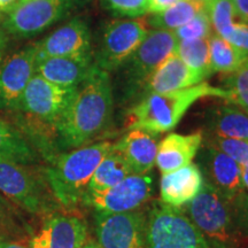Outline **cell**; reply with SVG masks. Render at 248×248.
Wrapping results in <instances>:
<instances>
[{
	"instance_id": "obj_1",
	"label": "cell",
	"mask_w": 248,
	"mask_h": 248,
	"mask_svg": "<svg viewBox=\"0 0 248 248\" xmlns=\"http://www.w3.org/2000/svg\"><path fill=\"white\" fill-rule=\"evenodd\" d=\"M113 111L109 73L93 64L89 76L75 89L55 129L62 144L80 147L102 132Z\"/></svg>"
},
{
	"instance_id": "obj_2",
	"label": "cell",
	"mask_w": 248,
	"mask_h": 248,
	"mask_svg": "<svg viewBox=\"0 0 248 248\" xmlns=\"http://www.w3.org/2000/svg\"><path fill=\"white\" fill-rule=\"evenodd\" d=\"M207 97L228 99L223 88L203 82L176 91L150 93L142 97L129 114V129H142L156 133L170 131L198 100Z\"/></svg>"
},
{
	"instance_id": "obj_3",
	"label": "cell",
	"mask_w": 248,
	"mask_h": 248,
	"mask_svg": "<svg viewBox=\"0 0 248 248\" xmlns=\"http://www.w3.org/2000/svg\"><path fill=\"white\" fill-rule=\"evenodd\" d=\"M113 150V142L99 141L61 155L47 170V179L55 198L64 206L83 200L95 169Z\"/></svg>"
},
{
	"instance_id": "obj_4",
	"label": "cell",
	"mask_w": 248,
	"mask_h": 248,
	"mask_svg": "<svg viewBox=\"0 0 248 248\" xmlns=\"http://www.w3.org/2000/svg\"><path fill=\"white\" fill-rule=\"evenodd\" d=\"M203 235L210 248H241L231 202L204 182L193 200L181 208Z\"/></svg>"
},
{
	"instance_id": "obj_5",
	"label": "cell",
	"mask_w": 248,
	"mask_h": 248,
	"mask_svg": "<svg viewBox=\"0 0 248 248\" xmlns=\"http://www.w3.org/2000/svg\"><path fill=\"white\" fill-rule=\"evenodd\" d=\"M146 248H210L181 208L155 201L146 215Z\"/></svg>"
},
{
	"instance_id": "obj_6",
	"label": "cell",
	"mask_w": 248,
	"mask_h": 248,
	"mask_svg": "<svg viewBox=\"0 0 248 248\" xmlns=\"http://www.w3.org/2000/svg\"><path fill=\"white\" fill-rule=\"evenodd\" d=\"M150 32L146 17L115 18L105 24L93 52L94 63L102 70H119Z\"/></svg>"
},
{
	"instance_id": "obj_7",
	"label": "cell",
	"mask_w": 248,
	"mask_h": 248,
	"mask_svg": "<svg viewBox=\"0 0 248 248\" xmlns=\"http://www.w3.org/2000/svg\"><path fill=\"white\" fill-rule=\"evenodd\" d=\"M178 39L172 30L152 29L146 38L119 68L128 94L141 91L162 62L176 54Z\"/></svg>"
},
{
	"instance_id": "obj_8",
	"label": "cell",
	"mask_w": 248,
	"mask_h": 248,
	"mask_svg": "<svg viewBox=\"0 0 248 248\" xmlns=\"http://www.w3.org/2000/svg\"><path fill=\"white\" fill-rule=\"evenodd\" d=\"M78 0H18L6 13L2 29L15 38H31L66 16Z\"/></svg>"
},
{
	"instance_id": "obj_9",
	"label": "cell",
	"mask_w": 248,
	"mask_h": 248,
	"mask_svg": "<svg viewBox=\"0 0 248 248\" xmlns=\"http://www.w3.org/2000/svg\"><path fill=\"white\" fill-rule=\"evenodd\" d=\"M75 89L55 85L36 74L28 83L16 109L23 111L40 125L55 128Z\"/></svg>"
},
{
	"instance_id": "obj_10",
	"label": "cell",
	"mask_w": 248,
	"mask_h": 248,
	"mask_svg": "<svg viewBox=\"0 0 248 248\" xmlns=\"http://www.w3.org/2000/svg\"><path fill=\"white\" fill-rule=\"evenodd\" d=\"M153 191V179L150 176L132 173L106 191L85 193L82 201L99 213H129L150 200Z\"/></svg>"
},
{
	"instance_id": "obj_11",
	"label": "cell",
	"mask_w": 248,
	"mask_h": 248,
	"mask_svg": "<svg viewBox=\"0 0 248 248\" xmlns=\"http://www.w3.org/2000/svg\"><path fill=\"white\" fill-rule=\"evenodd\" d=\"M95 233L101 248H146V215L97 212Z\"/></svg>"
},
{
	"instance_id": "obj_12",
	"label": "cell",
	"mask_w": 248,
	"mask_h": 248,
	"mask_svg": "<svg viewBox=\"0 0 248 248\" xmlns=\"http://www.w3.org/2000/svg\"><path fill=\"white\" fill-rule=\"evenodd\" d=\"M37 45L26 46L0 63V107L16 109L28 83L36 75Z\"/></svg>"
},
{
	"instance_id": "obj_13",
	"label": "cell",
	"mask_w": 248,
	"mask_h": 248,
	"mask_svg": "<svg viewBox=\"0 0 248 248\" xmlns=\"http://www.w3.org/2000/svg\"><path fill=\"white\" fill-rule=\"evenodd\" d=\"M198 156V167L204 182L212 185L226 200H233L244 191L240 164L229 155L207 142L201 145Z\"/></svg>"
},
{
	"instance_id": "obj_14",
	"label": "cell",
	"mask_w": 248,
	"mask_h": 248,
	"mask_svg": "<svg viewBox=\"0 0 248 248\" xmlns=\"http://www.w3.org/2000/svg\"><path fill=\"white\" fill-rule=\"evenodd\" d=\"M91 30L84 18L74 17L37 45V61L46 58L91 54Z\"/></svg>"
},
{
	"instance_id": "obj_15",
	"label": "cell",
	"mask_w": 248,
	"mask_h": 248,
	"mask_svg": "<svg viewBox=\"0 0 248 248\" xmlns=\"http://www.w3.org/2000/svg\"><path fill=\"white\" fill-rule=\"evenodd\" d=\"M0 192L30 213L42 209L39 186L20 163L0 156Z\"/></svg>"
},
{
	"instance_id": "obj_16",
	"label": "cell",
	"mask_w": 248,
	"mask_h": 248,
	"mask_svg": "<svg viewBox=\"0 0 248 248\" xmlns=\"http://www.w3.org/2000/svg\"><path fill=\"white\" fill-rule=\"evenodd\" d=\"M88 229L82 219L75 216H51L30 241V248H83Z\"/></svg>"
},
{
	"instance_id": "obj_17",
	"label": "cell",
	"mask_w": 248,
	"mask_h": 248,
	"mask_svg": "<svg viewBox=\"0 0 248 248\" xmlns=\"http://www.w3.org/2000/svg\"><path fill=\"white\" fill-rule=\"evenodd\" d=\"M157 146L156 133L142 129H131L113 144V150L125 160L133 173L146 175L155 166Z\"/></svg>"
},
{
	"instance_id": "obj_18",
	"label": "cell",
	"mask_w": 248,
	"mask_h": 248,
	"mask_svg": "<svg viewBox=\"0 0 248 248\" xmlns=\"http://www.w3.org/2000/svg\"><path fill=\"white\" fill-rule=\"evenodd\" d=\"M93 64V53L46 58L37 61L36 74L55 85L75 89L89 76Z\"/></svg>"
},
{
	"instance_id": "obj_19",
	"label": "cell",
	"mask_w": 248,
	"mask_h": 248,
	"mask_svg": "<svg viewBox=\"0 0 248 248\" xmlns=\"http://www.w3.org/2000/svg\"><path fill=\"white\" fill-rule=\"evenodd\" d=\"M206 78L184 63L177 54L170 55L154 71L142 88V97L150 93H162L187 89L203 83Z\"/></svg>"
},
{
	"instance_id": "obj_20",
	"label": "cell",
	"mask_w": 248,
	"mask_h": 248,
	"mask_svg": "<svg viewBox=\"0 0 248 248\" xmlns=\"http://www.w3.org/2000/svg\"><path fill=\"white\" fill-rule=\"evenodd\" d=\"M202 132L190 135L169 133L159 142L155 164L162 175L176 171L192 163L202 145Z\"/></svg>"
},
{
	"instance_id": "obj_21",
	"label": "cell",
	"mask_w": 248,
	"mask_h": 248,
	"mask_svg": "<svg viewBox=\"0 0 248 248\" xmlns=\"http://www.w3.org/2000/svg\"><path fill=\"white\" fill-rule=\"evenodd\" d=\"M203 183L202 172L197 163H190L176 171L162 175L160 182L161 201L182 208L197 197Z\"/></svg>"
},
{
	"instance_id": "obj_22",
	"label": "cell",
	"mask_w": 248,
	"mask_h": 248,
	"mask_svg": "<svg viewBox=\"0 0 248 248\" xmlns=\"http://www.w3.org/2000/svg\"><path fill=\"white\" fill-rule=\"evenodd\" d=\"M213 136L248 141V114L234 106L217 107L209 119Z\"/></svg>"
},
{
	"instance_id": "obj_23",
	"label": "cell",
	"mask_w": 248,
	"mask_h": 248,
	"mask_svg": "<svg viewBox=\"0 0 248 248\" xmlns=\"http://www.w3.org/2000/svg\"><path fill=\"white\" fill-rule=\"evenodd\" d=\"M128 163L119 153L111 150L101 161L90 181L86 193H98L113 187L132 175Z\"/></svg>"
},
{
	"instance_id": "obj_24",
	"label": "cell",
	"mask_w": 248,
	"mask_h": 248,
	"mask_svg": "<svg viewBox=\"0 0 248 248\" xmlns=\"http://www.w3.org/2000/svg\"><path fill=\"white\" fill-rule=\"evenodd\" d=\"M203 8L204 4L200 0H179L164 11L151 13L146 22L153 29L173 31L187 23Z\"/></svg>"
},
{
	"instance_id": "obj_25",
	"label": "cell",
	"mask_w": 248,
	"mask_h": 248,
	"mask_svg": "<svg viewBox=\"0 0 248 248\" xmlns=\"http://www.w3.org/2000/svg\"><path fill=\"white\" fill-rule=\"evenodd\" d=\"M210 68L214 73L232 74L243 66L248 55L217 33L209 37Z\"/></svg>"
},
{
	"instance_id": "obj_26",
	"label": "cell",
	"mask_w": 248,
	"mask_h": 248,
	"mask_svg": "<svg viewBox=\"0 0 248 248\" xmlns=\"http://www.w3.org/2000/svg\"><path fill=\"white\" fill-rule=\"evenodd\" d=\"M0 156L16 163H29L35 153L22 133L0 117Z\"/></svg>"
},
{
	"instance_id": "obj_27",
	"label": "cell",
	"mask_w": 248,
	"mask_h": 248,
	"mask_svg": "<svg viewBox=\"0 0 248 248\" xmlns=\"http://www.w3.org/2000/svg\"><path fill=\"white\" fill-rule=\"evenodd\" d=\"M176 54L192 69L208 78L213 71L210 68L209 38L178 40Z\"/></svg>"
},
{
	"instance_id": "obj_28",
	"label": "cell",
	"mask_w": 248,
	"mask_h": 248,
	"mask_svg": "<svg viewBox=\"0 0 248 248\" xmlns=\"http://www.w3.org/2000/svg\"><path fill=\"white\" fill-rule=\"evenodd\" d=\"M215 33L228 39L238 18L232 0H209L204 4Z\"/></svg>"
},
{
	"instance_id": "obj_29",
	"label": "cell",
	"mask_w": 248,
	"mask_h": 248,
	"mask_svg": "<svg viewBox=\"0 0 248 248\" xmlns=\"http://www.w3.org/2000/svg\"><path fill=\"white\" fill-rule=\"evenodd\" d=\"M228 93L226 100L237 105L248 114V59L234 73L229 74L225 79V88Z\"/></svg>"
},
{
	"instance_id": "obj_30",
	"label": "cell",
	"mask_w": 248,
	"mask_h": 248,
	"mask_svg": "<svg viewBox=\"0 0 248 248\" xmlns=\"http://www.w3.org/2000/svg\"><path fill=\"white\" fill-rule=\"evenodd\" d=\"M100 5L116 16L136 18L150 14V0H100Z\"/></svg>"
},
{
	"instance_id": "obj_31",
	"label": "cell",
	"mask_w": 248,
	"mask_h": 248,
	"mask_svg": "<svg viewBox=\"0 0 248 248\" xmlns=\"http://www.w3.org/2000/svg\"><path fill=\"white\" fill-rule=\"evenodd\" d=\"M212 28L208 14L203 8L187 23L173 30V33L178 40L208 39L213 35Z\"/></svg>"
},
{
	"instance_id": "obj_32",
	"label": "cell",
	"mask_w": 248,
	"mask_h": 248,
	"mask_svg": "<svg viewBox=\"0 0 248 248\" xmlns=\"http://www.w3.org/2000/svg\"><path fill=\"white\" fill-rule=\"evenodd\" d=\"M208 144L216 147L223 153L233 159L240 166L248 163V141L238 140V139L222 138L213 136L209 138Z\"/></svg>"
},
{
	"instance_id": "obj_33",
	"label": "cell",
	"mask_w": 248,
	"mask_h": 248,
	"mask_svg": "<svg viewBox=\"0 0 248 248\" xmlns=\"http://www.w3.org/2000/svg\"><path fill=\"white\" fill-rule=\"evenodd\" d=\"M230 202L238 233L241 239L248 240V192H240Z\"/></svg>"
},
{
	"instance_id": "obj_34",
	"label": "cell",
	"mask_w": 248,
	"mask_h": 248,
	"mask_svg": "<svg viewBox=\"0 0 248 248\" xmlns=\"http://www.w3.org/2000/svg\"><path fill=\"white\" fill-rule=\"evenodd\" d=\"M226 40L248 55V24L241 21L235 22L230 36Z\"/></svg>"
},
{
	"instance_id": "obj_35",
	"label": "cell",
	"mask_w": 248,
	"mask_h": 248,
	"mask_svg": "<svg viewBox=\"0 0 248 248\" xmlns=\"http://www.w3.org/2000/svg\"><path fill=\"white\" fill-rule=\"evenodd\" d=\"M233 1L235 13L241 22L248 24V0H232Z\"/></svg>"
},
{
	"instance_id": "obj_36",
	"label": "cell",
	"mask_w": 248,
	"mask_h": 248,
	"mask_svg": "<svg viewBox=\"0 0 248 248\" xmlns=\"http://www.w3.org/2000/svg\"><path fill=\"white\" fill-rule=\"evenodd\" d=\"M179 0H150V14L164 11Z\"/></svg>"
},
{
	"instance_id": "obj_37",
	"label": "cell",
	"mask_w": 248,
	"mask_h": 248,
	"mask_svg": "<svg viewBox=\"0 0 248 248\" xmlns=\"http://www.w3.org/2000/svg\"><path fill=\"white\" fill-rule=\"evenodd\" d=\"M6 47H7V37H6L4 31L0 30V63L4 60Z\"/></svg>"
},
{
	"instance_id": "obj_38",
	"label": "cell",
	"mask_w": 248,
	"mask_h": 248,
	"mask_svg": "<svg viewBox=\"0 0 248 248\" xmlns=\"http://www.w3.org/2000/svg\"><path fill=\"white\" fill-rule=\"evenodd\" d=\"M17 1L18 0H0V12L7 13Z\"/></svg>"
},
{
	"instance_id": "obj_39",
	"label": "cell",
	"mask_w": 248,
	"mask_h": 248,
	"mask_svg": "<svg viewBox=\"0 0 248 248\" xmlns=\"http://www.w3.org/2000/svg\"><path fill=\"white\" fill-rule=\"evenodd\" d=\"M241 168V178H243L244 190L248 192V163L240 166Z\"/></svg>"
},
{
	"instance_id": "obj_40",
	"label": "cell",
	"mask_w": 248,
	"mask_h": 248,
	"mask_svg": "<svg viewBox=\"0 0 248 248\" xmlns=\"http://www.w3.org/2000/svg\"><path fill=\"white\" fill-rule=\"evenodd\" d=\"M0 248H30V246L21 243H13V241H2L0 243Z\"/></svg>"
},
{
	"instance_id": "obj_41",
	"label": "cell",
	"mask_w": 248,
	"mask_h": 248,
	"mask_svg": "<svg viewBox=\"0 0 248 248\" xmlns=\"http://www.w3.org/2000/svg\"><path fill=\"white\" fill-rule=\"evenodd\" d=\"M83 248H101V246L98 243H88L83 246Z\"/></svg>"
},
{
	"instance_id": "obj_42",
	"label": "cell",
	"mask_w": 248,
	"mask_h": 248,
	"mask_svg": "<svg viewBox=\"0 0 248 248\" xmlns=\"http://www.w3.org/2000/svg\"><path fill=\"white\" fill-rule=\"evenodd\" d=\"M4 201H2V199H1V197H0V216L2 215V212H4Z\"/></svg>"
},
{
	"instance_id": "obj_43",
	"label": "cell",
	"mask_w": 248,
	"mask_h": 248,
	"mask_svg": "<svg viewBox=\"0 0 248 248\" xmlns=\"http://www.w3.org/2000/svg\"><path fill=\"white\" fill-rule=\"evenodd\" d=\"M200 1H202L203 4H206V2H207V1H209V0H200Z\"/></svg>"
},
{
	"instance_id": "obj_44",
	"label": "cell",
	"mask_w": 248,
	"mask_h": 248,
	"mask_svg": "<svg viewBox=\"0 0 248 248\" xmlns=\"http://www.w3.org/2000/svg\"><path fill=\"white\" fill-rule=\"evenodd\" d=\"M246 248H248V245H247V247H246Z\"/></svg>"
},
{
	"instance_id": "obj_45",
	"label": "cell",
	"mask_w": 248,
	"mask_h": 248,
	"mask_svg": "<svg viewBox=\"0 0 248 248\" xmlns=\"http://www.w3.org/2000/svg\"><path fill=\"white\" fill-rule=\"evenodd\" d=\"M0 13H1V12H0Z\"/></svg>"
}]
</instances>
